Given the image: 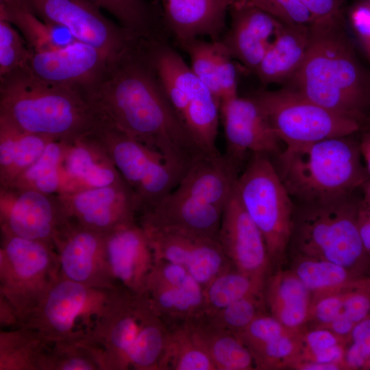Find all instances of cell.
Instances as JSON below:
<instances>
[{
    "mask_svg": "<svg viewBox=\"0 0 370 370\" xmlns=\"http://www.w3.org/2000/svg\"><path fill=\"white\" fill-rule=\"evenodd\" d=\"M147 42L142 39L110 60L88 99L115 126L188 169L209 154L193 138L166 97Z\"/></svg>",
    "mask_w": 370,
    "mask_h": 370,
    "instance_id": "1",
    "label": "cell"
},
{
    "mask_svg": "<svg viewBox=\"0 0 370 370\" xmlns=\"http://www.w3.org/2000/svg\"><path fill=\"white\" fill-rule=\"evenodd\" d=\"M341 25H311L304 61L286 87L362 125L370 119V73L359 62Z\"/></svg>",
    "mask_w": 370,
    "mask_h": 370,
    "instance_id": "2",
    "label": "cell"
},
{
    "mask_svg": "<svg viewBox=\"0 0 370 370\" xmlns=\"http://www.w3.org/2000/svg\"><path fill=\"white\" fill-rule=\"evenodd\" d=\"M100 119L84 95L41 79L27 66L0 77V120L18 130L71 143Z\"/></svg>",
    "mask_w": 370,
    "mask_h": 370,
    "instance_id": "3",
    "label": "cell"
},
{
    "mask_svg": "<svg viewBox=\"0 0 370 370\" xmlns=\"http://www.w3.org/2000/svg\"><path fill=\"white\" fill-rule=\"evenodd\" d=\"M167 334L145 293L116 286L106 290L86 336L98 349L102 370H160Z\"/></svg>",
    "mask_w": 370,
    "mask_h": 370,
    "instance_id": "4",
    "label": "cell"
},
{
    "mask_svg": "<svg viewBox=\"0 0 370 370\" xmlns=\"http://www.w3.org/2000/svg\"><path fill=\"white\" fill-rule=\"evenodd\" d=\"M271 159L293 201L352 194L370 180L351 136L284 146Z\"/></svg>",
    "mask_w": 370,
    "mask_h": 370,
    "instance_id": "5",
    "label": "cell"
},
{
    "mask_svg": "<svg viewBox=\"0 0 370 370\" xmlns=\"http://www.w3.org/2000/svg\"><path fill=\"white\" fill-rule=\"evenodd\" d=\"M360 199L354 193L293 201L288 252L329 260L354 273L367 254L358 224Z\"/></svg>",
    "mask_w": 370,
    "mask_h": 370,
    "instance_id": "6",
    "label": "cell"
},
{
    "mask_svg": "<svg viewBox=\"0 0 370 370\" xmlns=\"http://www.w3.org/2000/svg\"><path fill=\"white\" fill-rule=\"evenodd\" d=\"M87 136L103 150L132 189L140 212L172 192L188 169L142 143L103 116Z\"/></svg>",
    "mask_w": 370,
    "mask_h": 370,
    "instance_id": "7",
    "label": "cell"
},
{
    "mask_svg": "<svg viewBox=\"0 0 370 370\" xmlns=\"http://www.w3.org/2000/svg\"><path fill=\"white\" fill-rule=\"evenodd\" d=\"M236 190L264 239L272 267L279 266L288 252L294 202L271 158L250 156L237 178Z\"/></svg>",
    "mask_w": 370,
    "mask_h": 370,
    "instance_id": "8",
    "label": "cell"
},
{
    "mask_svg": "<svg viewBox=\"0 0 370 370\" xmlns=\"http://www.w3.org/2000/svg\"><path fill=\"white\" fill-rule=\"evenodd\" d=\"M59 277L55 249L1 231L0 296L13 307L21 326Z\"/></svg>",
    "mask_w": 370,
    "mask_h": 370,
    "instance_id": "9",
    "label": "cell"
},
{
    "mask_svg": "<svg viewBox=\"0 0 370 370\" xmlns=\"http://www.w3.org/2000/svg\"><path fill=\"white\" fill-rule=\"evenodd\" d=\"M253 97L284 146L352 136L359 122L328 110L288 88L257 91Z\"/></svg>",
    "mask_w": 370,
    "mask_h": 370,
    "instance_id": "10",
    "label": "cell"
},
{
    "mask_svg": "<svg viewBox=\"0 0 370 370\" xmlns=\"http://www.w3.org/2000/svg\"><path fill=\"white\" fill-rule=\"evenodd\" d=\"M106 293L59 275L20 327L38 332L51 343L84 336L92 328Z\"/></svg>",
    "mask_w": 370,
    "mask_h": 370,
    "instance_id": "11",
    "label": "cell"
},
{
    "mask_svg": "<svg viewBox=\"0 0 370 370\" xmlns=\"http://www.w3.org/2000/svg\"><path fill=\"white\" fill-rule=\"evenodd\" d=\"M32 12L45 22L66 27L77 40L114 59L143 38L116 25L90 0H27Z\"/></svg>",
    "mask_w": 370,
    "mask_h": 370,
    "instance_id": "12",
    "label": "cell"
},
{
    "mask_svg": "<svg viewBox=\"0 0 370 370\" xmlns=\"http://www.w3.org/2000/svg\"><path fill=\"white\" fill-rule=\"evenodd\" d=\"M143 229L154 260L184 267L204 288L233 267L218 239L174 228L138 223Z\"/></svg>",
    "mask_w": 370,
    "mask_h": 370,
    "instance_id": "13",
    "label": "cell"
},
{
    "mask_svg": "<svg viewBox=\"0 0 370 370\" xmlns=\"http://www.w3.org/2000/svg\"><path fill=\"white\" fill-rule=\"evenodd\" d=\"M226 143L225 159L240 173L252 154L273 158L284 145L264 110L252 96L237 97L220 106Z\"/></svg>",
    "mask_w": 370,
    "mask_h": 370,
    "instance_id": "14",
    "label": "cell"
},
{
    "mask_svg": "<svg viewBox=\"0 0 370 370\" xmlns=\"http://www.w3.org/2000/svg\"><path fill=\"white\" fill-rule=\"evenodd\" d=\"M1 230L45 243L54 239L69 218L57 195L34 190L1 189Z\"/></svg>",
    "mask_w": 370,
    "mask_h": 370,
    "instance_id": "15",
    "label": "cell"
},
{
    "mask_svg": "<svg viewBox=\"0 0 370 370\" xmlns=\"http://www.w3.org/2000/svg\"><path fill=\"white\" fill-rule=\"evenodd\" d=\"M53 247L61 278L101 290L115 286L106 260L104 234L69 219L56 234Z\"/></svg>",
    "mask_w": 370,
    "mask_h": 370,
    "instance_id": "16",
    "label": "cell"
},
{
    "mask_svg": "<svg viewBox=\"0 0 370 370\" xmlns=\"http://www.w3.org/2000/svg\"><path fill=\"white\" fill-rule=\"evenodd\" d=\"M57 197L69 219L101 234L138 220V204L125 180Z\"/></svg>",
    "mask_w": 370,
    "mask_h": 370,
    "instance_id": "17",
    "label": "cell"
},
{
    "mask_svg": "<svg viewBox=\"0 0 370 370\" xmlns=\"http://www.w3.org/2000/svg\"><path fill=\"white\" fill-rule=\"evenodd\" d=\"M112 59L103 51L76 41L54 51L32 52L27 67L38 78L71 88L87 98Z\"/></svg>",
    "mask_w": 370,
    "mask_h": 370,
    "instance_id": "18",
    "label": "cell"
},
{
    "mask_svg": "<svg viewBox=\"0 0 370 370\" xmlns=\"http://www.w3.org/2000/svg\"><path fill=\"white\" fill-rule=\"evenodd\" d=\"M218 241L235 269L266 282L272 269L266 243L260 231L244 209L236 185L223 210Z\"/></svg>",
    "mask_w": 370,
    "mask_h": 370,
    "instance_id": "19",
    "label": "cell"
},
{
    "mask_svg": "<svg viewBox=\"0 0 370 370\" xmlns=\"http://www.w3.org/2000/svg\"><path fill=\"white\" fill-rule=\"evenodd\" d=\"M105 256L116 286L145 293L154 257L138 220L104 234Z\"/></svg>",
    "mask_w": 370,
    "mask_h": 370,
    "instance_id": "20",
    "label": "cell"
},
{
    "mask_svg": "<svg viewBox=\"0 0 370 370\" xmlns=\"http://www.w3.org/2000/svg\"><path fill=\"white\" fill-rule=\"evenodd\" d=\"M228 12L230 26L219 40L233 59L254 73L283 23L248 4L231 6Z\"/></svg>",
    "mask_w": 370,
    "mask_h": 370,
    "instance_id": "21",
    "label": "cell"
},
{
    "mask_svg": "<svg viewBox=\"0 0 370 370\" xmlns=\"http://www.w3.org/2000/svg\"><path fill=\"white\" fill-rule=\"evenodd\" d=\"M62 144L59 193L102 187L124 180L103 150L88 136Z\"/></svg>",
    "mask_w": 370,
    "mask_h": 370,
    "instance_id": "22",
    "label": "cell"
},
{
    "mask_svg": "<svg viewBox=\"0 0 370 370\" xmlns=\"http://www.w3.org/2000/svg\"><path fill=\"white\" fill-rule=\"evenodd\" d=\"M224 208L173 190L158 204L140 211L138 222L218 239Z\"/></svg>",
    "mask_w": 370,
    "mask_h": 370,
    "instance_id": "23",
    "label": "cell"
},
{
    "mask_svg": "<svg viewBox=\"0 0 370 370\" xmlns=\"http://www.w3.org/2000/svg\"><path fill=\"white\" fill-rule=\"evenodd\" d=\"M166 32L181 45L200 36L219 40L225 27L226 0H161Z\"/></svg>",
    "mask_w": 370,
    "mask_h": 370,
    "instance_id": "24",
    "label": "cell"
},
{
    "mask_svg": "<svg viewBox=\"0 0 370 370\" xmlns=\"http://www.w3.org/2000/svg\"><path fill=\"white\" fill-rule=\"evenodd\" d=\"M239 174L223 155H206L193 162L173 190L225 208Z\"/></svg>",
    "mask_w": 370,
    "mask_h": 370,
    "instance_id": "25",
    "label": "cell"
},
{
    "mask_svg": "<svg viewBox=\"0 0 370 370\" xmlns=\"http://www.w3.org/2000/svg\"><path fill=\"white\" fill-rule=\"evenodd\" d=\"M147 47L162 88L182 119L190 101L208 88L166 40H148Z\"/></svg>",
    "mask_w": 370,
    "mask_h": 370,
    "instance_id": "26",
    "label": "cell"
},
{
    "mask_svg": "<svg viewBox=\"0 0 370 370\" xmlns=\"http://www.w3.org/2000/svg\"><path fill=\"white\" fill-rule=\"evenodd\" d=\"M311 25L283 24L254 73L264 86L286 83L304 61Z\"/></svg>",
    "mask_w": 370,
    "mask_h": 370,
    "instance_id": "27",
    "label": "cell"
},
{
    "mask_svg": "<svg viewBox=\"0 0 370 370\" xmlns=\"http://www.w3.org/2000/svg\"><path fill=\"white\" fill-rule=\"evenodd\" d=\"M264 295L271 314L285 328L301 332L308 323L313 295L291 271L278 270L265 282Z\"/></svg>",
    "mask_w": 370,
    "mask_h": 370,
    "instance_id": "28",
    "label": "cell"
},
{
    "mask_svg": "<svg viewBox=\"0 0 370 370\" xmlns=\"http://www.w3.org/2000/svg\"><path fill=\"white\" fill-rule=\"evenodd\" d=\"M192 337L216 370L256 369L252 354L234 334L210 323L203 315L185 322Z\"/></svg>",
    "mask_w": 370,
    "mask_h": 370,
    "instance_id": "29",
    "label": "cell"
},
{
    "mask_svg": "<svg viewBox=\"0 0 370 370\" xmlns=\"http://www.w3.org/2000/svg\"><path fill=\"white\" fill-rule=\"evenodd\" d=\"M50 138L22 132L0 120V184L7 188L43 153Z\"/></svg>",
    "mask_w": 370,
    "mask_h": 370,
    "instance_id": "30",
    "label": "cell"
},
{
    "mask_svg": "<svg viewBox=\"0 0 370 370\" xmlns=\"http://www.w3.org/2000/svg\"><path fill=\"white\" fill-rule=\"evenodd\" d=\"M114 15L120 25L147 40H164L162 6L147 0H90Z\"/></svg>",
    "mask_w": 370,
    "mask_h": 370,
    "instance_id": "31",
    "label": "cell"
},
{
    "mask_svg": "<svg viewBox=\"0 0 370 370\" xmlns=\"http://www.w3.org/2000/svg\"><path fill=\"white\" fill-rule=\"evenodd\" d=\"M38 332L18 327L0 332V370H41L49 344Z\"/></svg>",
    "mask_w": 370,
    "mask_h": 370,
    "instance_id": "32",
    "label": "cell"
},
{
    "mask_svg": "<svg viewBox=\"0 0 370 370\" xmlns=\"http://www.w3.org/2000/svg\"><path fill=\"white\" fill-rule=\"evenodd\" d=\"M0 18L18 29L33 53L54 51L78 41L66 27L45 22L29 11L0 8Z\"/></svg>",
    "mask_w": 370,
    "mask_h": 370,
    "instance_id": "33",
    "label": "cell"
},
{
    "mask_svg": "<svg viewBox=\"0 0 370 370\" xmlns=\"http://www.w3.org/2000/svg\"><path fill=\"white\" fill-rule=\"evenodd\" d=\"M145 293L166 325L185 323L203 314L204 304L180 288L148 278Z\"/></svg>",
    "mask_w": 370,
    "mask_h": 370,
    "instance_id": "34",
    "label": "cell"
},
{
    "mask_svg": "<svg viewBox=\"0 0 370 370\" xmlns=\"http://www.w3.org/2000/svg\"><path fill=\"white\" fill-rule=\"evenodd\" d=\"M291 258L290 270L312 295L341 291L355 281L352 271L331 261L302 256Z\"/></svg>",
    "mask_w": 370,
    "mask_h": 370,
    "instance_id": "35",
    "label": "cell"
},
{
    "mask_svg": "<svg viewBox=\"0 0 370 370\" xmlns=\"http://www.w3.org/2000/svg\"><path fill=\"white\" fill-rule=\"evenodd\" d=\"M168 326L160 370H216L208 354L192 337L185 323Z\"/></svg>",
    "mask_w": 370,
    "mask_h": 370,
    "instance_id": "36",
    "label": "cell"
},
{
    "mask_svg": "<svg viewBox=\"0 0 370 370\" xmlns=\"http://www.w3.org/2000/svg\"><path fill=\"white\" fill-rule=\"evenodd\" d=\"M264 285L265 282L232 267L204 288L203 314H212L238 299L264 293Z\"/></svg>",
    "mask_w": 370,
    "mask_h": 370,
    "instance_id": "37",
    "label": "cell"
},
{
    "mask_svg": "<svg viewBox=\"0 0 370 370\" xmlns=\"http://www.w3.org/2000/svg\"><path fill=\"white\" fill-rule=\"evenodd\" d=\"M41 370H102V367L98 349L85 334L50 343Z\"/></svg>",
    "mask_w": 370,
    "mask_h": 370,
    "instance_id": "38",
    "label": "cell"
},
{
    "mask_svg": "<svg viewBox=\"0 0 370 370\" xmlns=\"http://www.w3.org/2000/svg\"><path fill=\"white\" fill-rule=\"evenodd\" d=\"M62 151V142L51 140L42 155L9 187L3 189L34 190L47 195L58 194L60 189L59 167Z\"/></svg>",
    "mask_w": 370,
    "mask_h": 370,
    "instance_id": "39",
    "label": "cell"
},
{
    "mask_svg": "<svg viewBox=\"0 0 370 370\" xmlns=\"http://www.w3.org/2000/svg\"><path fill=\"white\" fill-rule=\"evenodd\" d=\"M264 293L245 297L208 315L202 314L212 324L236 336L258 316L266 313Z\"/></svg>",
    "mask_w": 370,
    "mask_h": 370,
    "instance_id": "40",
    "label": "cell"
},
{
    "mask_svg": "<svg viewBox=\"0 0 370 370\" xmlns=\"http://www.w3.org/2000/svg\"><path fill=\"white\" fill-rule=\"evenodd\" d=\"M300 341L301 352L298 361L340 365L343 362L344 341L328 328H312L308 330L304 329L301 332Z\"/></svg>",
    "mask_w": 370,
    "mask_h": 370,
    "instance_id": "41",
    "label": "cell"
},
{
    "mask_svg": "<svg viewBox=\"0 0 370 370\" xmlns=\"http://www.w3.org/2000/svg\"><path fill=\"white\" fill-rule=\"evenodd\" d=\"M301 332L288 331L254 354L256 369L291 367L299 359Z\"/></svg>",
    "mask_w": 370,
    "mask_h": 370,
    "instance_id": "42",
    "label": "cell"
},
{
    "mask_svg": "<svg viewBox=\"0 0 370 370\" xmlns=\"http://www.w3.org/2000/svg\"><path fill=\"white\" fill-rule=\"evenodd\" d=\"M180 46L190 59V68L193 73L221 103L217 74L215 42L212 40L207 42L199 38H195Z\"/></svg>",
    "mask_w": 370,
    "mask_h": 370,
    "instance_id": "43",
    "label": "cell"
},
{
    "mask_svg": "<svg viewBox=\"0 0 370 370\" xmlns=\"http://www.w3.org/2000/svg\"><path fill=\"white\" fill-rule=\"evenodd\" d=\"M12 25L0 18V77L27 66L32 55L26 41Z\"/></svg>",
    "mask_w": 370,
    "mask_h": 370,
    "instance_id": "44",
    "label": "cell"
},
{
    "mask_svg": "<svg viewBox=\"0 0 370 370\" xmlns=\"http://www.w3.org/2000/svg\"><path fill=\"white\" fill-rule=\"evenodd\" d=\"M288 331L292 330L285 328L271 314L264 313L254 319L237 336L253 356L264 345Z\"/></svg>",
    "mask_w": 370,
    "mask_h": 370,
    "instance_id": "45",
    "label": "cell"
},
{
    "mask_svg": "<svg viewBox=\"0 0 370 370\" xmlns=\"http://www.w3.org/2000/svg\"><path fill=\"white\" fill-rule=\"evenodd\" d=\"M258 8L286 25H311L312 16L301 0H249Z\"/></svg>",
    "mask_w": 370,
    "mask_h": 370,
    "instance_id": "46",
    "label": "cell"
},
{
    "mask_svg": "<svg viewBox=\"0 0 370 370\" xmlns=\"http://www.w3.org/2000/svg\"><path fill=\"white\" fill-rule=\"evenodd\" d=\"M350 345L345 349V368L358 369L370 359V317L357 323L349 336Z\"/></svg>",
    "mask_w": 370,
    "mask_h": 370,
    "instance_id": "47",
    "label": "cell"
},
{
    "mask_svg": "<svg viewBox=\"0 0 370 370\" xmlns=\"http://www.w3.org/2000/svg\"><path fill=\"white\" fill-rule=\"evenodd\" d=\"M343 289L313 295L308 323L312 328H327L343 310Z\"/></svg>",
    "mask_w": 370,
    "mask_h": 370,
    "instance_id": "48",
    "label": "cell"
},
{
    "mask_svg": "<svg viewBox=\"0 0 370 370\" xmlns=\"http://www.w3.org/2000/svg\"><path fill=\"white\" fill-rule=\"evenodd\" d=\"M214 42L217 74L221 104L238 96L237 77L233 58L219 40Z\"/></svg>",
    "mask_w": 370,
    "mask_h": 370,
    "instance_id": "49",
    "label": "cell"
},
{
    "mask_svg": "<svg viewBox=\"0 0 370 370\" xmlns=\"http://www.w3.org/2000/svg\"><path fill=\"white\" fill-rule=\"evenodd\" d=\"M343 312L356 324L370 317V287L354 281L343 289Z\"/></svg>",
    "mask_w": 370,
    "mask_h": 370,
    "instance_id": "50",
    "label": "cell"
},
{
    "mask_svg": "<svg viewBox=\"0 0 370 370\" xmlns=\"http://www.w3.org/2000/svg\"><path fill=\"white\" fill-rule=\"evenodd\" d=\"M309 11L313 25H342L344 15L343 0H301Z\"/></svg>",
    "mask_w": 370,
    "mask_h": 370,
    "instance_id": "51",
    "label": "cell"
},
{
    "mask_svg": "<svg viewBox=\"0 0 370 370\" xmlns=\"http://www.w3.org/2000/svg\"><path fill=\"white\" fill-rule=\"evenodd\" d=\"M356 36L370 58V0H358L349 12Z\"/></svg>",
    "mask_w": 370,
    "mask_h": 370,
    "instance_id": "52",
    "label": "cell"
},
{
    "mask_svg": "<svg viewBox=\"0 0 370 370\" xmlns=\"http://www.w3.org/2000/svg\"><path fill=\"white\" fill-rule=\"evenodd\" d=\"M358 224L363 247L367 254H370V210L365 205L362 199L359 207Z\"/></svg>",
    "mask_w": 370,
    "mask_h": 370,
    "instance_id": "53",
    "label": "cell"
},
{
    "mask_svg": "<svg viewBox=\"0 0 370 370\" xmlns=\"http://www.w3.org/2000/svg\"><path fill=\"white\" fill-rule=\"evenodd\" d=\"M355 325L353 321L342 310L327 328L343 341H345V340L349 339Z\"/></svg>",
    "mask_w": 370,
    "mask_h": 370,
    "instance_id": "54",
    "label": "cell"
},
{
    "mask_svg": "<svg viewBox=\"0 0 370 370\" xmlns=\"http://www.w3.org/2000/svg\"><path fill=\"white\" fill-rule=\"evenodd\" d=\"M0 323L1 328H16L19 326L16 313L11 304L0 296Z\"/></svg>",
    "mask_w": 370,
    "mask_h": 370,
    "instance_id": "55",
    "label": "cell"
},
{
    "mask_svg": "<svg viewBox=\"0 0 370 370\" xmlns=\"http://www.w3.org/2000/svg\"><path fill=\"white\" fill-rule=\"evenodd\" d=\"M291 368L300 370H338L343 366L335 363H323L314 361L300 360L293 364Z\"/></svg>",
    "mask_w": 370,
    "mask_h": 370,
    "instance_id": "56",
    "label": "cell"
},
{
    "mask_svg": "<svg viewBox=\"0 0 370 370\" xmlns=\"http://www.w3.org/2000/svg\"><path fill=\"white\" fill-rule=\"evenodd\" d=\"M0 8L8 10H25L32 12L27 0H0Z\"/></svg>",
    "mask_w": 370,
    "mask_h": 370,
    "instance_id": "57",
    "label": "cell"
},
{
    "mask_svg": "<svg viewBox=\"0 0 370 370\" xmlns=\"http://www.w3.org/2000/svg\"><path fill=\"white\" fill-rule=\"evenodd\" d=\"M362 158L370 175V129L365 134L359 143Z\"/></svg>",
    "mask_w": 370,
    "mask_h": 370,
    "instance_id": "58",
    "label": "cell"
},
{
    "mask_svg": "<svg viewBox=\"0 0 370 370\" xmlns=\"http://www.w3.org/2000/svg\"><path fill=\"white\" fill-rule=\"evenodd\" d=\"M364 197L362 199L365 205L370 210V180L363 186Z\"/></svg>",
    "mask_w": 370,
    "mask_h": 370,
    "instance_id": "59",
    "label": "cell"
},
{
    "mask_svg": "<svg viewBox=\"0 0 370 370\" xmlns=\"http://www.w3.org/2000/svg\"><path fill=\"white\" fill-rule=\"evenodd\" d=\"M229 4V6L240 5L246 4L249 0H226ZM229 7V8H230Z\"/></svg>",
    "mask_w": 370,
    "mask_h": 370,
    "instance_id": "60",
    "label": "cell"
},
{
    "mask_svg": "<svg viewBox=\"0 0 370 370\" xmlns=\"http://www.w3.org/2000/svg\"><path fill=\"white\" fill-rule=\"evenodd\" d=\"M367 363L369 364V367H370V359H369V360L368 361Z\"/></svg>",
    "mask_w": 370,
    "mask_h": 370,
    "instance_id": "61",
    "label": "cell"
},
{
    "mask_svg": "<svg viewBox=\"0 0 370 370\" xmlns=\"http://www.w3.org/2000/svg\"><path fill=\"white\" fill-rule=\"evenodd\" d=\"M369 128L370 129V120H369Z\"/></svg>",
    "mask_w": 370,
    "mask_h": 370,
    "instance_id": "62",
    "label": "cell"
}]
</instances>
